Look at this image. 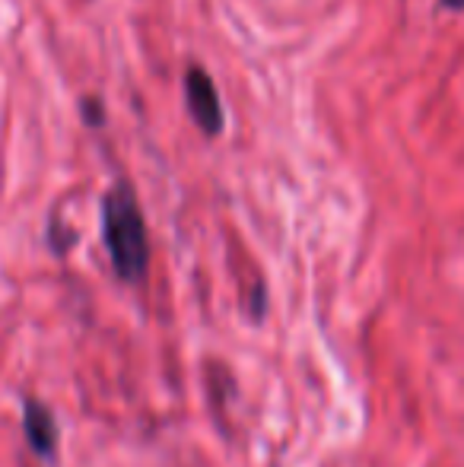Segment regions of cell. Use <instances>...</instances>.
I'll return each mask as SVG.
<instances>
[{
  "mask_svg": "<svg viewBox=\"0 0 464 467\" xmlns=\"http://www.w3.org/2000/svg\"><path fill=\"white\" fill-rule=\"evenodd\" d=\"M102 235L118 277L124 283H140L150 267V242L140 203L128 182H118L102 197Z\"/></svg>",
  "mask_w": 464,
  "mask_h": 467,
  "instance_id": "6da1fadb",
  "label": "cell"
},
{
  "mask_svg": "<svg viewBox=\"0 0 464 467\" xmlns=\"http://www.w3.org/2000/svg\"><path fill=\"white\" fill-rule=\"evenodd\" d=\"M185 102L191 111L194 124H198L204 134H220L223 130V105H220L217 87L207 77L204 67H191L185 77Z\"/></svg>",
  "mask_w": 464,
  "mask_h": 467,
  "instance_id": "7a4b0ae2",
  "label": "cell"
},
{
  "mask_svg": "<svg viewBox=\"0 0 464 467\" xmlns=\"http://www.w3.org/2000/svg\"><path fill=\"white\" fill-rule=\"evenodd\" d=\"M23 430H26V442L36 451L42 462H51L57 455V420L55 413L48 410L38 400H26L23 407Z\"/></svg>",
  "mask_w": 464,
  "mask_h": 467,
  "instance_id": "3957f363",
  "label": "cell"
},
{
  "mask_svg": "<svg viewBox=\"0 0 464 467\" xmlns=\"http://www.w3.org/2000/svg\"><path fill=\"white\" fill-rule=\"evenodd\" d=\"M442 4H446L449 10H464V0H442Z\"/></svg>",
  "mask_w": 464,
  "mask_h": 467,
  "instance_id": "277c9868",
  "label": "cell"
}]
</instances>
